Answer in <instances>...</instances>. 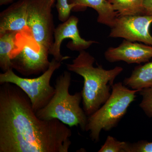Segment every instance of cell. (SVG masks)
I'll return each mask as SVG.
<instances>
[{
    "label": "cell",
    "instance_id": "cell-6",
    "mask_svg": "<svg viewBox=\"0 0 152 152\" xmlns=\"http://www.w3.org/2000/svg\"><path fill=\"white\" fill-rule=\"evenodd\" d=\"M49 50L40 45L29 29L19 33L16 48L11 55L12 68L28 77L43 73L48 69Z\"/></svg>",
    "mask_w": 152,
    "mask_h": 152
},
{
    "label": "cell",
    "instance_id": "cell-21",
    "mask_svg": "<svg viewBox=\"0 0 152 152\" xmlns=\"http://www.w3.org/2000/svg\"><path fill=\"white\" fill-rule=\"evenodd\" d=\"M14 0H0V5L2 6L4 5H7L10 3H12ZM53 4H54L56 0H51Z\"/></svg>",
    "mask_w": 152,
    "mask_h": 152
},
{
    "label": "cell",
    "instance_id": "cell-19",
    "mask_svg": "<svg viewBox=\"0 0 152 152\" xmlns=\"http://www.w3.org/2000/svg\"><path fill=\"white\" fill-rule=\"evenodd\" d=\"M130 152H152V142L140 140L131 143Z\"/></svg>",
    "mask_w": 152,
    "mask_h": 152
},
{
    "label": "cell",
    "instance_id": "cell-2",
    "mask_svg": "<svg viewBox=\"0 0 152 152\" xmlns=\"http://www.w3.org/2000/svg\"><path fill=\"white\" fill-rule=\"evenodd\" d=\"M95 59L86 50L79 52L71 64H66L70 72L83 77L81 91L83 109L89 116L102 105L110 96L115 79L124 70L121 66L106 70L102 66L94 67Z\"/></svg>",
    "mask_w": 152,
    "mask_h": 152
},
{
    "label": "cell",
    "instance_id": "cell-14",
    "mask_svg": "<svg viewBox=\"0 0 152 152\" xmlns=\"http://www.w3.org/2000/svg\"><path fill=\"white\" fill-rule=\"evenodd\" d=\"M19 33L8 31L0 34V67L3 72L12 68L11 55L16 48Z\"/></svg>",
    "mask_w": 152,
    "mask_h": 152
},
{
    "label": "cell",
    "instance_id": "cell-16",
    "mask_svg": "<svg viewBox=\"0 0 152 152\" xmlns=\"http://www.w3.org/2000/svg\"><path fill=\"white\" fill-rule=\"evenodd\" d=\"M130 143L121 142L108 136L99 152H130Z\"/></svg>",
    "mask_w": 152,
    "mask_h": 152
},
{
    "label": "cell",
    "instance_id": "cell-10",
    "mask_svg": "<svg viewBox=\"0 0 152 152\" xmlns=\"http://www.w3.org/2000/svg\"><path fill=\"white\" fill-rule=\"evenodd\" d=\"M104 57L110 63H147L152 58V46L124 39L116 48H109L105 52Z\"/></svg>",
    "mask_w": 152,
    "mask_h": 152
},
{
    "label": "cell",
    "instance_id": "cell-4",
    "mask_svg": "<svg viewBox=\"0 0 152 152\" xmlns=\"http://www.w3.org/2000/svg\"><path fill=\"white\" fill-rule=\"evenodd\" d=\"M139 92L128 88L121 82L113 85L108 99L88 117L86 131L89 132L93 141L97 142L99 141L102 131L107 132L117 126Z\"/></svg>",
    "mask_w": 152,
    "mask_h": 152
},
{
    "label": "cell",
    "instance_id": "cell-17",
    "mask_svg": "<svg viewBox=\"0 0 152 152\" xmlns=\"http://www.w3.org/2000/svg\"><path fill=\"white\" fill-rule=\"evenodd\" d=\"M139 93L142 97L140 107L147 116L152 118V86L140 90Z\"/></svg>",
    "mask_w": 152,
    "mask_h": 152
},
{
    "label": "cell",
    "instance_id": "cell-1",
    "mask_svg": "<svg viewBox=\"0 0 152 152\" xmlns=\"http://www.w3.org/2000/svg\"><path fill=\"white\" fill-rule=\"evenodd\" d=\"M72 134L58 120L38 118L18 87L1 85L0 152H68Z\"/></svg>",
    "mask_w": 152,
    "mask_h": 152
},
{
    "label": "cell",
    "instance_id": "cell-18",
    "mask_svg": "<svg viewBox=\"0 0 152 152\" xmlns=\"http://www.w3.org/2000/svg\"><path fill=\"white\" fill-rule=\"evenodd\" d=\"M56 8L58 11V20L62 22L67 20L70 17L72 11L75 7V5L69 4L68 0H56Z\"/></svg>",
    "mask_w": 152,
    "mask_h": 152
},
{
    "label": "cell",
    "instance_id": "cell-12",
    "mask_svg": "<svg viewBox=\"0 0 152 152\" xmlns=\"http://www.w3.org/2000/svg\"><path fill=\"white\" fill-rule=\"evenodd\" d=\"M69 4L75 7L72 11H84L87 7L91 8L97 12L98 23L111 28L118 17L108 0H68Z\"/></svg>",
    "mask_w": 152,
    "mask_h": 152
},
{
    "label": "cell",
    "instance_id": "cell-20",
    "mask_svg": "<svg viewBox=\"0 0 152 152\" xmlns=\"http://www.w3.org/2000/svg\"><path fill=\"white\" fill-rule=\"evenodd\" d=\"M142 15L152 16V0H144Z\"/></svg>",
    "mask_w": 152,
    "mask_h": 152
},
{
    "label": "cell",
    "instance_id": "cell-5",
    "mask_svg": "<svg viewBox=\"0 0 152 152\" xmlns=\"http://www.w3.org/2000/svg\"><path fill=\"white\" fill-rule=\"evenodd\" d=\"M62 62L53 58L48 69L41 76L34 78L18 76L11 68L0 74V84L10 83L18 87L29 98L36 113L46 105L54 94L55 87L51 86V79L55 71L61 66Z\"/></svg>",
    "mask_w": 152,
    "mask_h": 152
},
{
    "label": "cell",
    "instance_id": "cell-13",
    "mask_svg": "<svg viewBox=\"0 0 152 152\" xmlns=\"http://www.w3.org/2000/svg\"><path fill=\"white\" fill-rule=\"evenodd\" d=\"M123 84L132 89L140 90L152 86V61L136 66Z\"/></svg>",
    "mask_w": 152,
    "mask_h": 152
},
{
    "label": "cell",
    "instance_id": "cell-8",
    "mask_svg": "<svg viewBox=\"0 0 152 152\" xmlns=\"http://www.w3.org/2000/svg\"><path fill=\"white\" fill-rule=\"evenodd\" d=\"M152 16L136 15L117 17L111 28L109 37L122 38L124 39L138 42L152 46V36L150 27Z\"/></svg>",
    "mask_w": 152,
    "mask_h": 152
},
{
    "label": "cell",
    "instance_id": "cell-7",
    "mask_svg": "<svg viewBox=\"0 0 152 152\" xmlns=\"http://www.w3.org/2000/svg\"><path fill=\"white\" fill-rule=\"evenodd\" d=\"M51 0H28L27 25L39 45L50 51L54 41L55 29Z\"/></svg>",
    "mask_w": 152,
    "mask_h": 152
},
{
    "label": "cell",
    "instance_id": "cell-9",
    "mask_svg": "<svg viewBox=\"0 0 152 152\" xmlns=\"http://www.w3.org/2000/svg\"><path fill=\"white\" fill-rule=\"evenodd\" d=\"M79 19L75 16H71L67 20L60 24L55 28L54 33V41L49 51L50 55L55 59L62 62L70 57L63 56L61 53V47L63 41L65 39H71V42L67 45L68 48L74 51L86 50L93 44L97 42L95 41L86 40L80 34L78 23Z\"/></svg>",
    "mask_w": 152,
    "mask_h": 152
},
{
    "label": "cell",
    "instance_id": "cell-11",
    "mask_svg": "<svg viewBox=\"0 0 152 152\" xmlns=\"http://www.w3.org/2000/svg\"><path fill=\"white\" fill-rule=\"evenodd\" d=\"M28 0H19L0 13V34L8 31L20 33L28 30Z\"/></svg>",
    "mask_w": 152,
    "mask_h": 152
},
{
    "label": "cell",
    "instance_id": "cell-15",
    "mask_svg": "<svg viewBox=\"0 0 152 152\" xmlns=\"http://www.w3.org/2000/svg\"><path fill=\"white\" fill-rule=\"evenodd\" d=\"M118 16L142 15L144 0H108Z\"/></svg>",
    "mask_w": 152,
    "mask_h": 152
},
{
    "label": "cell",
    "instance_id": "cell-3",
    "mask_svg": "<svg viewBox=\"0 0 152 152\" xmlns=\"http://www.w3.org/2000/svg\"><path fill=\"white\" fill-rule=\"evenodd\" d=\"M71 74L65 71L57 77L55 85L54 94L48 103L36 113L38 118L43 120H58L72 127H80L86 131L88 117L80 107L82 101L81 92L71 94Z\"/></svg>",
    "mask_w": 152,
    "mask_h": 152
}]
</instances>
